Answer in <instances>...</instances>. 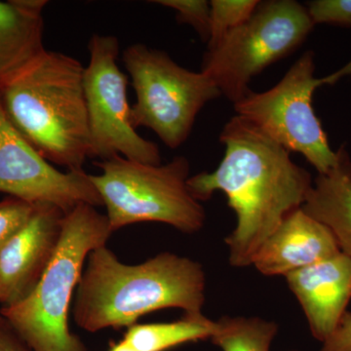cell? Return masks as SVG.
Listing matches in <instances>:
<instances>
[{
  "label": "cell",
  "instance_id": "cell-2",
  "mask_svg": "<svg viewBox=\"0 0 351 351\" xmlns=\"http://www.w3.org/2000/svg\"><path fill=\"white\" fill-rule=\"evenodd\" d=\"M206 274L191 258L164 252L126 265L106 246L88 255L75 290L73 316L84 331L130 327L145 314L165 308L201 313Z\"/></svg>",
  "mask_w": 351,
  "mask_h": 351
},
{
  "label": "cell",
  "instance_id": "cell-1",
  "mask_svg": "<svg viewBox=\"0 0 351 351\" xmlns=\"http://www.w3.org/2000/svg\"><path fill=\"white\" fill-rule=\"evenodd\" d=\"M219 142L225 154L213 172L191 176L189 193L202 203L221 191L237 216L226 239L232 267L252 265L256 254L284 219L304 205L313 181L291 152L235 114Z\"/></svg>",
  "mask_w": 351,
  "mask_h": 351
},
{
  "label": "cell",
  "instance_id": "cell-25",
  "mask_svg": "<svg viewBox=\"0 0 351 351\" xmlns=\"http://www.w3.org/2000/svg\"><path fill=\"white\" fill-rule=\"evenodd\" d=\"M0 299H1V293H0Z\"/></svg>",
  "mask_w": 351,
  "mask_h": 351
},
{
  "label": "cell",
  "instance_id": "cell-17",
  "mask_svg": "<svg viewBox=\"0 0 351 351\" xmlns=\"http://www.w3.org/2000/svg\"><path fill=\"white\" fill-rule=\"evenodd\" d=\"M278 332L274 321L261 317L223 316L216 321L211 341L223 351H269Z\"/></svg>",
  "mask_w": 351,
  "mask_h": 351
},
{
  "label": "cell",
  "instance_id": "cell-7",
  "mask_svg": "<svg viewBox=\"0 0 351 351\" xmlns=\"http://www.w3.org/2000/svg\"><path fill=\"white\" fill-rule=\"evenodd\" d=\"M351 75V62L338 73L315 77L314 53L306 51L274 87L249 92L233 104L237 115L248 121L289 152L302 154L317 170L328 172L337 162L326 133L313 106V93L321 85Z\"/></svg>",
  "mask_w": 351,
  "mask_h": 351
},
{
  "label": "cell",
  "instance_id": "cell-23",
  "mask_svg": "<svg viewBox=\"0 0 351 351\" xmlns=\"http://www.w3.org/2000/svg\"><path fill=\"white\" fill-rule=\"evenodd\" d=\"M0 351H34L15 328L0 314Z\"/></svg>",
  "mask_w": 351,
  "mask_h": 351
},
{
  "label": "cell",
  "instance_id": "cell-12",
  "mask_svg": "<svg viewBox=\"0 0 351 351\" xmlns=\"http://www.w3.org/2000/svg\"><path fill=\"white\" fill-rule=\"evenodd\" d=\"M301 304L311 335L320 343L339 326L351 300V258L343 253L285 276Z\"/></svg>",
  "mask_w": 351,
  "mask_h": 351
},
{
  "label": "cell",
  "instance_id": "cell-15",
  "mask_svg": "<svg viewBox=\"0 0 351 351\" xmlns=\"http://www.w3.org/2000/svg\"><path fill=\"white\" fill-rule=\"evenodd\" d=\"M336 152V164L315 178L301 209L327 226L351 258V158L345 145Z\"/></svg>",
  "mask_w": 351,
  "mask_h": 351
},
{
  "label": "cell",
  "instance_id": "cell-10",
  "mask_svg": "<svg viewBox=\"0 0 351 351\" xmlns=\"http://www.w3.org/2000/svg\"><path fill=\"white\" fill-rule=\"evenodd\" d=\"M0 193L31 204H48L64 214L80 204L103 206L84 170H58L32 147L7 119L0 99Z\"/></svg>",
  "mask_w": 351,
  "mask_h": 351
},
{
  "label": "cell",
  "instance_id": "cell-5",
  "mask_svg": "<svg viewBox=\"0 0 351 351\" xmlns=\"http://www.w3.org/2000/svg\"><path fill=\"white\" fill-rule=\"evenodd\" d=\"M90 175L112 232L138 223H161L184 233L199 232L206 221L202 203L188 188L191 165L176 156L167 164H147L114 156L97 161Z\"/></svg>",
  "mask_w": 351,
  "mask_h": 351
},
{
  "label": "cell",
  "instance_id": "cell-20",
  "mask_svg": "<svg viewBox=\"0 0 351 351\" xmlns=\"http://www.w3.org/2000/svg\"><path fill=\"white\" fill-rule=\"evenodd\" d=\"M36 205L8 196L0 201V250L29 223Z\"/></svg>",
  "mask_w": 351,
  "mask_h": 351
},
{
  "label": "cell",
  "instance_id": "cell-14",
  "mask_svg": "<svg viewBox=\"0 0 351 351\" xmlns=\"http://www.w3.org/2000/svg\"><path fill=\"white\" fill-rule=\"evenodd\" d=\"M45 0L0 1V92L43 61Z\"/></svg>",
  "mask_w": 351,
  "mask_h": 351
},
{
  "label": "cell",
  "instance_id": "cell-19",
  "mask_svg": "<svg viewBox=\"0 0 351 351\" xmlns=\"http://www.w3.org/2000/svg\"><path fill=\"white\" fill-rule=\"evenodd\" d=\"M176 12L179 24L191 25L200 36L201 40L208 43L211 24V7L206 0H156L152 1Z\"/></svg>",
  "mask_w": 351,
  "mask_h": 351
},
{
  "label": "cell",
  "instance_id": "cell-9",
  "mask_svg": "<svg viewBox=\"0 0 351 351\" xmlns=\"http://www.w3.org/2000/svg\"><path fill=\"white\" fill-rule=\"evenodd\" d=\"M90 59L83 73L86 99L91 158L105 160L121 156L138 162L161 164L159 147L143 138L131 121L127 96L128 76L117 60V36L95 34L88 44Z\"/></svg>",
  "mask_w": 351,
  "mask_h": 351
},
{
  "label": "cell",
  "instance_id": "cell-13",
  "mask_svg": "<svg viewBox=\"0 0 351 351\" xmlns=\"http://www.w3.org/2000/svg\"><path fill=\"white\" fill-rule=\"evenodd\" d=\"M339 253L341 250L331 230L300 208L270 235L252 265L263 276L285 277Z\"/></svg>",
  "mask_w": 351,
  "mask_h": 351
},
{
  "label": "cell",
  "instance_id": "cell-24",
  "mask_svg": "<svg viewBox=\"0 0 351 351\" xmlns=\"http://www.w3.org/2000/svg\"><path fill=\"white\" fill-rule=\"evenodd\" d=\"M108 351H138L135 348H133L126 341L125 339H122L121 341H117V343H110V348Z\"/></svg>",
  "mask_w": 351,
  "mask_h": 351
},
{
  "label": "cell",
  "instance_id": "cell-18",
  "mask_svg": "<svg viewBox=\"0 0 351 351\" xmlns=\"http://www.w3.org/2000/svg\"><path fill=\"white\" fill-rule=\"evenodd\" d=\"M261 1L258 0H212L211 24L208 50L217 47L230 32L250 19Z\"/></svg>",
  "mask_w": 351,
  "mask_h": 351
},
{
  "label": "cell",
  "instance_id": "cell-26",
  "mask_svg": "<svg viewBox=\"0 0 351 351\" xmlns=\"http://www.w3.org/2000/svg\"><path fill=\"white\" fill-rule=\"evenodd\" d=\"M292 351H297V350H292Z\"/></svg>",
  "mask_w": 351,
  "mask_h": 351
},
{
  "label": "cell",
  "instance_id": "cell-4",
  "mask_svg": "<svg viewBox=\"0 0 351 351\" xmlns=\"http://www.w3.org/2000/svg\"><path fill=\"white\" fill-rule=\"evenodd\" d=\"M106 215L80 204L64 215L61 239L40 280L24 300L0 314L34 351H87L69 329V309L88 255L112 234Z\"/></svg>",
  "mask_w": 351,
  "mask_h": 351
},
{
  "label": "cell",
  "instance_id": "cell-21",
  "mask_svg": "<svg viewBox=\"0 0 351 351\" xmlns=\"http://www.w3.org/2000/svg\"><path fill=\"white\" fill-rule=\"evenodd\" d=\"M306 8L314 25L351 27V0H315Z\"/></svg>",
  "mask_w": 351,
  "mask_h": 351
},
{
  "label": "cell",
  "instance_id": "cell-3",
  "mask_svg": "<svg viewBox=\"0 0 351 351\" xmlns=\"http://www.w3.org/2000/svg\"><path fill=\"white\" fill-rule=\"evenodd\" d=\"M83 64L47 51L36 69L0 92L2 108L18 133L51 164L82 171L91 158Z\"/></svg>",
  "mask_w": 351,
  "mask_h": 351
},
{
  "label": "cell",
  "instance_id": "cell-11",
  "mask_svg": "<svg viewBox=\"0 0 351 351\" xmlns=\"http://www.w3.org/2000/svg\"><path fill=\"white\" fill-rule=\"evenodd\" d=\"M64 215L52 205H36L29 223L0 250L3 306L22 301L38 285L57 250Z\"/></svg>",
  "mask_w": 351,
  "mask_h": 351
},
{
  "label": "cell",
  "instance_id": "cell-16",
  "mask_svg": "<svg viewBox=\"0 0 351 351\" xmlns=\"http://www.w3.org/2000/svg\"><path fill=\"white\" fill-rule=\"evenodd\" d=\"M216 321L202 313H184L180 320L168 323H149L128 327L123 339L138 351H166L193 341L210 339Z\"/></svg>",
  "mask_w": 351,
  "mask_h": 351
},
{
  "label": "cell",
  "instance_id": "cell-6",
  "mask_svg": "<svg viewBox=\"0 0 351 351\" xmlns=\"http://www.w3.org/2000/svg\"><path fill=\"white\" fill-rule=\"evenodd\" d=\"M122 61L136 93L132 124L151 129L170 149L188 140L202 108L221 96L211 78L182 68L165 51L132 44Z\"/></svg>",
  "mask_w": 351,
  "mask_h": 351
},
{
  "label": "cell",
  "instance_id": "cell-8",
  "mask_svg": "<svg viewBox=\"0 0 351 351\" xmlns=\"http://www.w3.org/2000/svg\"><path fill=\"white\" fill-rule=\"evenodd\" d=\"M306 6L294 0L260 2L250 19L204 55L201 71L233 104L251 91L255 76L297 49L314 27Z\"/></svg>",
  "mask_w": 351,
  "mask_h": 351
},
{
  "label": "cell",
  "instance_id": "cell-22",
  "mask_svg": "<svg viewBox=\"0 0 351 351\" xmlns=\"http://www.w3.org/2000/svg\"><path fill=\"white\" fill-rule=\"evenodd\" d=\"M320 351H351V313L343 314L339 326L322 343Z\"/></svg>",
  "mask_w": 351,
  "mask_h": 351
}]
</instances>
